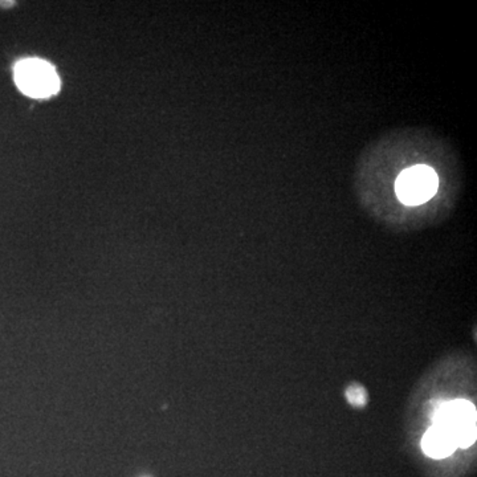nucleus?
<instances>
[{"instance_id": "5", "label": "nucleus", "mask_w": 477, "mask_h": 477, "mask_svg": "<svg viewBox=\"0 0 477 477\" xmlns=\"http://www.w3.org/2000/svg\"><path fill=\"white\" fill-rule=\"evenodd\" d=\"M346 399L354 407H359V408L365 407L367 403L366 389L358 383L349 386L346 390Z\"/></svg>"}, {"instance_id": "1", "label": "nucleus", "mask_w": 477, "mask_h": 477, "mask_svg": "<svg viewBox=\"0 0 477 477\" xmlns=\"http://www.w3.org/2000/svg\"><path fill=\"white\" fill-rule=\"evenodd\" d=\"M432 426L447 429L457 448H469L476 441V408L464 399L444 402L435 410Z\"/></svg>"}, {"instance_id": "2", "label": "nucleus", "mask_w": 477, "mask_h": 477, "mask_svg": "<svg viewBox=\"0 0 477 477\" xmlns=\"http://www.w3.org/2000/svg\"><path fill=\"white\" fill-rule=\"evenodd\" d=\"M439 187L436 172L426 165H415L401 172L395 182V193L406 206L429 202Z\"/></svg>"}, {"instance_id": "3", "label": "nucleus", "mask_w": 477, "mask_h": 477, "mask_svg": "<svg viewBox=\"0 0 477 477\" xmlns=\"http://www.w3.org/2000/svg\"><path fill=\"white\" fill-rule=\"evenodd\" d=\"M15 81L19 89L31 97H49L60 88V80L55 68L39 59L19 62L15 68Z\"/></svg>"}, {"instance_id": "6", "label": "nucleus", "mask_w": 477, "mask_h": 477, "mask_svg": "<svg viewBox=\"0 0 477 477\" xmlns=\"http://www.w3.org/2000/svg\"><path fill=\"white\" fill-rule=\"evenodd\" d=\"M139 477H151V476H147V475H144V476H139Z\"/></svg>"}, {"instance_id": "4", "label": "nucleus", "mask_w": 477, "mask_h": 477, "mask_svg": "<svg viewBox=\"0 0 477 477\" xmlns=\"http://www.w3.org/2000/svg\"><path fill=\"white\" fill-rule=\"evenodd\" d=\"M457 448L452 435L447 429L431 426L422 439V450L432 459H444L451 456Z\"/></svg>"}]
</instances>
